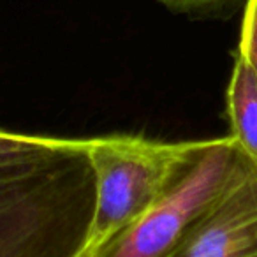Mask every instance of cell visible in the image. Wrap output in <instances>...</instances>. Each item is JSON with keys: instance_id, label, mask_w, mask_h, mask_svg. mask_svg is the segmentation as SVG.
Wrapping results in <instances>:
<instances>
[{"instance_id": "1", "label": "cell", "mask_w": 257, "mask_h": 257, "mask_svg": "<svg viewBox=\"0 0 257 257\" xmlns=\"http://www.w3.org/2000/svg\"><path fill=\"white\" fill-rule=\"evenodd\" d=\"M95 213L90 140L0 128V257H79Z\"/></svg>"}, {"instance_id": "2", "label": "cell", "mask_w": 257, "mask_h": 257, "mask_svg": "<svg viewBox=\"0 0 257 257\" xmlns=\"http://www.w3.org/2000/svg\"><path fill=\"white\" fill-rule=\"evenodd\" d=\"M203 143H166L141 136L90 140L97 178L92 245H102L150 210L192 162Z\"/></svg>"}, {"instance_id": "3", "label": "cell", "mask_w": 257, "mask_h": 257, "mask_svg": "<svg viewBox=\"0 0 257 257\" xmlns=\"http://www.w3.org/2000/svg\"><path fill=\"white\" fill-rule=\"evenodd\" d=\"M248 162L231 134L206 140L161 199L136 222L93 246V257H164Z\"/></svg>"}, {"instance_id": "4", "label": "cell", "mask_w": 257, "mask_h": 257, "mask_svg": "<svg viewBox=\"0 0 257 257\" xmlns=\"http://www.w3.org/2000/svg\"><path fill=\"white\" fill-rule=\"evenodd\" d=\"M164 257H257V166L252 161Z\"/></svg>"}, {"instance_id": "5", "label": "cell", "mask_w": 257, "mask_h": 257, "mask_svg": "<svg viewBox=\"0 0 257 257\" xmlns=\"http://www.w3.org/2000/svg\"><path fill=\"white\" fill-rule=\"evenodd\" d=\"M227 116L231 136L257 166V74L239 53L227 86Z\"/></svg>"}, {"instance_id": "6", "label": "cell", "mask_w": 257, "mask_h": 257, "mask_svg": "<svg viewBox=\"0 0 257 257\" xmlns=\"http://www.w3.org/2000/svg\"><path fill=\"white\" fill-rule=\"evenodd\" d=\"M238 53L257 74V0H246Z\"/></svg>"}, {"instance_id": "7", "label": "cell", "mask_w": 257, "mask_h": 257, "mask_svg": "<svg viewBox=\"0 0 257 257\" xmlns=\"http://www.w3.org/2000/svg\"><path fill=\"white\" fill-rule=\"evenodd\" d=\"M155 2L176 15H204L217 11L234 0H155Z\"/></svg>"}, {"instance_id": "8", "label": "cell", "mask_w": 257, "mask_h": 257, "mask_svg": "<svg viewBox=\"0 0 257 257\" xmlns=\"http://www.w3.org/2000/svg\"><path fill=\"white\" fill-rule=\"evenodd\" d=\"M79 257H93V245H90L88 248H86Z\"/></svg>"}]
</instances>
